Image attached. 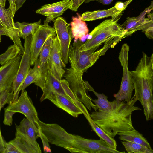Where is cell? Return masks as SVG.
<instances>
[{
    "label": "cell",
    "mask_w": 153,
    "mask_h": 153,
    "mask_svg": "<svg viewBox=\"0 0 153 153\" xmlns=\"http://www.w3.org/2000/svg\"><path fill=\"white\" fill-rule=\"evenodd\" d=\"M41 74L40 62L38 58L34 63L33 68H30L24 80L21 91L25 90L31 84L35 83L38 81L40 77Z\"/></svg>",
    "instance_id": "obj_25"
},
{
    "label": "cell",
    "mask_w": 153,
    "mask_h": 153,
    "mask_svg": "<svg viewBox=\"0 0 153 153\" xmlns=\"http://www.w3.org/2000/svg\"><path fill=\"white\" fill-rule=\"evenodd\" d=\"M77 16L73 17L71 22V29L74 41L79 40L83 42L88 35L89 30L86 23L82 20L81 16L77 13Z\"/></svg>",
    "instance_id": "obj_20"
},
{
    "label": "cell",
    "mask_w": 153,
    "mask_h": 153,
    "mask_svg": "<svg viewBox=\"0 0 153 153\" xmlns=\"http://www.w3.org/2000/svg\"><path fill=\"white\" fill-rule=\"evenodd\" d=\"M9 6L8 9L10 11L12 15L14 17L16 13V2L17 0H8Z\"/></svg>",
    "instance_id": "obj_35"
},
{
    "label": "cell",
    "mask_w": 153,
    "mask_h": 153,
    "mask_svg": "<svg viewBox=\"0 0 153 153\" xmlns=\"http://www.w3.org/2000/svg\"><path fill=\"white\" fill-rule=\"evenodd\" d=\"M129 51V47L127 44L124 43L122 45L118 59L123 67V76L120 89L117 94L114 95L116 100L124 101L126 102H129L131 99L134 90L131 72L128 68Z\"/></svg>",
    "instance_id": "obj_9"
},
{
    "label": "cell",
    "mask_w": 153,
    "mask_h": 153,
    "mask_svg": "<svg viewBox=\"0 0 153 153\" xmlns=\"http://www.w3.org/2000/svg\"><path fill=\"white\" fill-rule=\"evenodd\" d=\"M15 113L9 111H5L4 124L6 125L10 126L12 124L13 116Z\"/></svg>",
    "instance_id": "obj_31"
},
{
    "label": "cell",
    "mask_w": 153,
    "mask_h": 153,
    "mask_svg": "<svg viewBox=\"0 0 153 153\" xmlns=\"http://www.w3.org/2000/svg\"><path fill=\"white\" fill-rule=\"evenodd\" d=\"M137 101L134 96L128 102L115 99L112 101V108L110 111L98 109L91 112L90 116L106 134L114 138L119 132L134 128L131 115L134 111L141 110L134 105Z\"/></svg>",
    "instance_id": "obj_1"
},
{
    "label": "cell",
    "mask_w": 153,
    "mask_h": 153,
    "mask_svg": "<svg viewBox=\"0 0 153 153\" xmlns=\"http://www.w3.org/2000/svg\"><path fill=\"white\" fill-rule=\"evenodd\" d=\"M134 94L143 109L146 121L153 119V54L148 56L143 52L136 69L130 71Z\"/></svg>",
    "instance_id": "obj_2"
},
{
    "label": "cell",
    "mask_w": 153,
    "mask_h": 153,
    "mask_svg": "<svg viewBox=\"0 0 153 153\" xmlns=\"http://www.w3.org/2000/svg\"><path fill=\"white\" fill-rule=\"evenodd\" d=\"M96 1L103 5H108L112 2L113 0H85L84 2L88 3L90 1Z\"/></svg>",
    "instance_id": "obj_36"
},
{
    "label": "cell",
    "mask_w": 153,
    "mask_h": 153,
    "mask_svg": "<svg viewBox=\"0 0 153 153\" xmlns=\"http://www.w3.org/2000/svg\"><path fill=\"white\" fill-rule=\"evenodd\" d=\"M119 18L105 20L96 26L88 35L86 42H82L80 51L89 50L99 46L112 39L124 38L125 32L117 22Z\"/></svg>",
    "instance_id": "obj_5"
},
{
    "label": "cell",
    "mask_w": 153,
    "mask_h": 153,
    "mask_svg": "<svg viewBox=\"0 0 153 153\" xmlns=\"http://www.w3.org/2000/svg\"><path fill=\"white\" fill-rule=\"evenodd\" d=\"M56 35L55 29L48 24L40 25L33 34L31 35L30 48L31 65H34L38 58L41 51L45 44L51 37Z\"/></svg>",
    "instance_id": "obj_15"
},
{
    "label": "cell",
    "mask_w": 153,
    "mask_h": 153,
    "mask_svg": "<svg viewBox=\"0 0 153 153\" xmlns=\"http://www.w3.org/2000/svg\"><path fill=\"white\" fill-rule=\"evenodd\" d=\"M132 1L131 0H128L125 2H117L116 3L114 7L117 10L122 12Z\"/></svg>",
    "instance_id": "obj_33"
},
{
    "label": "cell",
    "mask_w": 153,
    "mask_h": 153,
    "mask_svg": "<svg viewBox=\"0 0 153 153\" xmlns=\"http://www.w3.org/2000/svg\"><path fill=\"white\" fill-rule=\"evenodd\" d=\"M26 0H17L16 2V12L21 7Z\"/></svg>",
    "instance_id": "obj_37"
},
{
    "label": "cell",
    "mask_w": 153,
    "mask_h": 153,
    "mask_svg": "<svg viewBox=\"0 0 153 153\" xmlns=\"http://www.w3.org/2000/svg\"><path fill=\"white\" fill-rule=\"evenodd\" d=\"M38 123L50 143L63 147L72 153H89L90 139L69 133L57 124L46 123L39 120Z\"/></svg>",
    "instance_id": "obj_3"
},
{
    "label": "cell",
    "mask_w": 153,
    "mask_h": 153,
    "mask_svg": "<svg viewBox=\"0 0 153 153\" xmlns=\"http://www.w3.org/2000/svg\"><path fill=\"white\" fill-rule=\"evenodd\" d=\"M85 86L86 90L92 92L97 97V99H93L91 97V101L98 107V109L108 111L112 108V102H109L108 97L104 94L99 93L95 91L88 82L84 80Z\"/></svg>",
    "instance_id": "obj_23"
},
{
    "label": "cell",
    "mask_w": 153,
    "mask_h": 153,
    "mask_svg": "<svg viewBox=\"0 0 153 153\" xmlns=\"http://www.w3.org/2000/svg\"><path fill=\"white\" fill-rule=\"evenodd\" d=\"M42 95H44L51 92H55L61 94L74 103L83 111L85 105L76 99L70 89L68 82L65 79H58L51 71L48 70V73L43 88Z\"/></svg>",
    "instance_id": "obj_14"
},
{
    "label": "cell",
    "mask_w": 153,
    "mask_h": 153,
    "mask_svg": "<svg viewBox=\"0 0 153 153\" xmlns=\"http://www.w3.org/2000/svg\"><path fill=\"white\" fill-rule=\"evenodd\" d=\"M120 140L124 141L133 142L143 145L149 149H152L147 139L142 134L134 128L131 130L124 131L117 133Z\"/></svg>",
    "instance_id": "obj_22"
},
{
    "label": "cell",
    "mask_w": 153,
    "mask_h": 153,
    "mask_svg": "<svg viewBox=\"0 0 153 153\" xmlns=\"http://www.w3.org/2000/svg\"><path fill=\"white\" fill-rule=\"evenodd\" d=\"M53 37H51L48 39L41 51L39 57L41 66L44 65L47 63L50 54Z\"/></svg>",
    "instance_id": "obj_28"
},
{
    "label": "cell",
    "mask_w": 153,
    "mask_h": 153,
    "mask_svg": "<svg viewBox=\"0 0 153 153\" xmlns=\"http://www.w3.org/2000/svg\"><path fill=\"white\" fill-rule=\"evenodd\" d=\"M71 4V0H63L51 4H45L38 9L36 13L46 16L44 23L48 24L51 21H54L62 15Z\"/></svg>",
    "instance_id": "obj_19"
},
{
    "label": "cell",
    "mask_w": 153,
    "mask_h": 153,
    "mask_svg": "<svg viewBox=\"0 0 153 153\" xmlns=\"http://www.w3.org/2000/svg\"><path fill=\"white\" fill-rule=\"evenodd\" d=\"M15 137L26 150L27 153H41L34 127L26 118H24L19 125H15Z\"/></svg>",
    "instance_id": "obj_12"
},
{
    "label": "cell",
    "mask_w": 153,
    "mask_h": 153,
    "mask_svg": "<svg viewBox=\"0 0 153 153\" xmlns=\"http://www.w3.org/2000/svg\"><path fill=\"white\" fill-rule=\"evenodd\" d=\"M83 42L79 40L74 41L73 44H70L68 53V62L70 67L76 71L84 73L92 66L98 59L99 57L104 55L107 51L116 45L115 40L112 39L105 42L103 47L99 50L95 51L99 47L81 51L79 46Z\"/></svg>",
    "instance_id": "obj_4"
},
{
    "label": "cell",
    "mask_w": 153,
    "mask_h": 153,
    "mask_svg": "<svg viewBox=\"0 0 153 153\" xmlns=\"http://www.w3.org/2000/svg\"><path fill=\"white\" fill-rule=\"evenodd\" d=\"M54 28L60 45L62 60L65 68L68 62L69 48L73 38L70 25L59 17L54 21Z\"/></svg>",
    "instance_id": "obj_16"
},
{
    "label": "cell",
    "mask_w": 153,
    "mask_h": 153,
    "mask_svg": "<svg viewBox=\"0 0 153 153\" xmlns=\"http://www.w3.org/2000/svg\"><path fill=\"white\" fill-rule=\"evenodd\" d=\"M31 37L32 35H30L25 39L24 52L22 55L18 69L13 84L12 92L13 98L10 103L15 101L18 98L19 94L21 91L24 80L31 65L30 48Z\"/></svg>",
    "instance_id": "obj_13"
},
{
    "label": "cell",
    "mask_w": 153,
    "mask_h": 153,
    "mask_svg": "<svg viewBox=\"0 0 153 153\" xmlns=\"http://www.w3.org/2000/svg\"><path fill=\"white\" fill-rule=\"evenodd\" d=\"M65 70L63 76L68 82L69 87L76 99L89 111H91V108L97 111L98 107L91 101V97L87 94L84 80L82 79L83 74L77 72L70 67L65 68Z\"/></svg>",
    "instance_id": "obj_8"
},
{
    "label": "cell",
    "mask_w": 153,
    "mask_h": 153,
    "mask_svg": "<svg viewBox=\"0 0 153 153\" xmlns=\"http://www.w3.org/2000/svg\"><path fill=\"white\" fill-rule=\"evenodd\" d=\"M18 54L21 55L19 48L14 44L10 45L4 53L0 55V64L4 65Z\"/></svg>",
    "instance_id": "obj_29"
},
{
    "label": "cell",
    "mask_w": 153,
    "mask_h": 153,
    "mask_svg": "<svg viewBox=\"0 0 153 153\" xmlns=\"http://www.w3.org/2000/svg\"><path fill=\"white\" fill-rule=\"evenodd\" d=\"M122 143L128 153H153V150L140 144L131 142L122 141Z\"/></svg>",
    "instance_id": "obj_27"
},
{
    "label": "cell",
    "mask_w": 153,
    "mask_h": 153,
    "mask_svg": "<svg viewBox=\"0 0 153 153\" xmlns=\"http://www.w3.org/2000/svg\"><path fill=\"white\" fill-rule=\"evenodd\" d=\"M84 116L88 121L92 129L95 132L100 138H101L104 140L111 147L116 149L117 144L115 140L106 134L94 122L90 117L89 113Z\"/></svg>",
    "instance_id": "obj_26"
},
{
    "label": "cell",
    "mask_w": 153,
    "mask_h": 153,
    "mask_svg": "<svg viewBox=\"0 0 153 153\" xmlns=\"http://www.w3.org/2000/svg\"><path fill=\"white\" fill-rule=\"evenodd\" d=\"M48 68L58 79H62L65 73L62 60L60 45L56 36L53 38L52 45L49 59Z\"/></svg>",
    "instance_id": "obj_18"
},
{
    "label": "cell",
    "mask_w": 153,
    "mask_h": 153,
    "mask_svg": "<svg viewBox=\"0 0 153 153\" xmlns=\"http://www.w3.org/2000/svg\"><path fill=\"white\" fill-rule=\"evenodd\" d=\"M4 110L5 111L15 113H20L24 115L33 126L37 138L39 137L41 129L38 123L37 112L26 91H21V94L17 100L10 103Z\"/></svg>",
    "instance_id": "obj_10"
},
{
    "label": "cell",
    "mask_w": 153,
    "mask_h": 153,
    "mask_svg": "<svg viewBox=\"0 0 153 153\" xmlns=\"http://www.w3.org/2000/svg\"><path fill=\"white\" fill-rule=\"evenodd\" d=\"M152 9V1L150 6L146 8L138 16L127 18L124 23L120 25L125 32L124 38L137 31L141 30L148 38L153 39V14L152 13H149Z\"/></svg>",
    "instance_id": "obj_7"
},
{
    "label": "cell",
    "mask_w": 153,
    "mask_h": 153,
    "mask_svg": "<svg viewBox=\"0 0 153 153\" xmlns=\"http://www.w3.org/2000/svg\"><path fill=\"white\" fill-rule=\"evenodd\" d=\"M41 22V20L37 22L31 23L17 22L14 23V25L19 30L20 38H22L25 40L30 35L34 33L40 25Z\"/></svg>",
    "instance_id": "obj_24"
},
{
    "label": "cell",
    "mask_w": 153,
    "mask_h": 153,
    "mask_svg": "<svg viewBox=\"0 0 153 153\" xmlns=\"http://www.w3.org/2000/svg\"><path fill=\"white\" fill-rule=\"evenodd\" d=\"M48 99L59 108L74 117H77L82 114L81 109L64 96L55 92H51L42 95L40 100L41 102Z\"/></svg>",
    "instance_id": "obj_17"
},
{
    "label": "cell",
    "mask_w": 153,
    "mask_h": 153,
    "mask_svg": "<svg viewBox=\"0 0 153 153\" xmlns=\"http://www.w3.org/2000/svg\"><path fill=\"white\" fill-rule=\"evenodd\" d=\"M122 12V11L117 10L114 6L108 9L85 12L82 14L81 19L85 21L100 19L109 17L117 18Z\"/></svg>",
    "instance_id": "obj_21"
},
{
    "label": "cell",
    "mask_w": 153,
    "mask_h": 153,
    "mask_svg": "<svg viewBox=\"0 0 153 153\" xmlns=\"http://www.w3.org/2000/svg\"><path fill=\"white\" fill-rule=\"evenodd\" d=\"M39 137L41 138L42 143L44 152L51 153V151L49 146L48 140L41 130L39 132Z\"/></svg>",
    "instance_id": "obj_30"
},
{
    "label": "cell",
    "mask_w": 153,
    "mask_h": 153,
    "mask_svg": "<svg viewBox=\"0 0 153 153\" xmlns=\"http://www.w3.org/2000/svg\"><path fill=\"white\" fill-rule=\"evenodd\" d=\"M85 0H71V4L69 8L71 10L76 11L79 6L84 2Z\"/></svg>",
    "instance_id": "obj_32"
},
{
    "label": "cell",
    "mask_w": 153,
    "mask_h": 153,
    "mask_svg": "<svg viewBox=\"0 0 153 153\" xmlns=\"http://www.w3.org/2000/svg\"><path fill=\"white\" fill-rule=\"evenodd\" d=\"M21 55L18 54L0 67V101L2 107L11 101L13 84L19 66Z\"/></svg>",
    "instance_id": "obj_6"
},
{
    "label": "cell",
    "mask_w": 153,
    "mask_h": 153,
    "mask_svg": "<svg viewBox=\"0 0 153 153\" xmlns=\"http://www.w3.org/2000/svg\"><path fill=\"white\" fill-rule=\"evenodd\" d=\"M3 108L0 101V113L1 108ZM6 142L3 138L1 132L0 126V153H4L5 146Z\"/></svg>",
    "instance_id": "obj_34"
},
{
    "label": "cell",
    "mask_w": 153,
    "mask_h": 153,
    "mask_svg": "<svg viewBox=\"0 0 153 153\" xmlns=\"http://www.w3.org/2000/svg\"><path fill=\"white\" fill-rule=\"evenodd\" d=\"M132 1L133 0H131Z\"/></svg>",
    "instance_id": "obj_38"
},
{
    "label": "cell",
    "mask_w": 153,
    "mask_h": 153,
    "mask_svg": "<svg viewBox=\"0 0 153 153\" xmlns=\"http://www.w3.org/2000/svg\"><path fill=\"white\" fill-rule=\"evenodd\" d=\"M6 1L0 0V42L1 36L8 37L19 48L22 55L24 52V47L19 36V30L14 25V16L8 8H5Z\"/></svg>",
    "instance_id": "obj_11"
}]
</instances>
